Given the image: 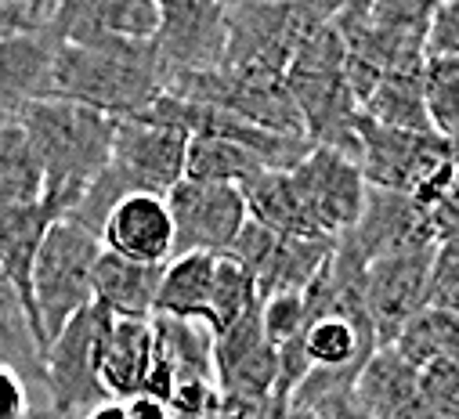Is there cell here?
I'll use <instances>...</instances> for the list:
<instances>
[{
	"label": "cell",
	"instance_id": "cell-24",
	"mask_svg": "<svg viewBox=\"0 0 459 419\" xmlns=\"http://www.w3.org/2000/svg\"><path fill=\"white\" fill-rule=\"evenodd\" d=\"M44 199V170L26 131L15 120H0V210L37 206Z\"/></svg>",
	"mask_w": 459,
	"mask_h": 419
},
{
	"label": "cell",
	"instance_id": "cell-11",
	"mask_svg": "<svg viewBox=\"0 0 459 419\" xmlns=\"http://www.w3.org/2000/svg\"><path fill=\"white\" fill-rule=\"evenodd\" d=\"M213 387L224 398H272L279 387V355L261 333V304L236 326L213 337Z\"/></svg>",
	"mask_w": 459,
	"mask_h": 419
},
{
	"label": "cell",
	"instance_id": "cell-2",
	"mask_svg": "<svg viewBox=\"0 0 459 419\" xmlns=\"http://www.w3.org/2000/svg\"><path fill=\"white\" fill-rule=\"evenodd\" d=\"M160 94L163 76L156 69L149 44H55L51 98L76 101L108 120H134Z\"/></svg>",
	"mask_w": 459,
	"mask_h": 419
},
{
	"label": "cell",
	"instance_id": "cell-23",
	"mask_svg": "<svg viewBox=\"0 0 459 419\" xmlns=\"http://www.w3.org/2000/svg\"><path fill=\"white\" fill-rule=\"evenodd\" d=\"M0 365L12 369L26 383L30 401L37 390L44 401V351L30 326L26 304L19 300V293L12 289V282L4 275H0Z\"/></svg>",
	"mask_w": 459,
	"mask_h": 419
},
{
	"label": "cell",
	"instance_id": "cell-17",
	"mask_svg": "<svg viewBox=\"0 0 459 419\" xmlns=\"http://www.w3.org/2000/svg\"><path fill=\"white\" fill-rule=\"evenodd\" d=\"M351 398L366 412V419H427L416 369H409L391 347H377L369 355V362L355 376Z\"/></svg>",
	"mask_w": 459,
	"mask_h": 419
},
{
	"label": "cell",
	"instance_id": "cell-12",
	"mask_svg": "<svg viewBox=\"0 0 459 419\" xmlns=\"http://www.w3.org/2000/svg\"><path fill=\"white\" fill-rule=\"evenodd\" d=\"M434 250L391 253L366 264V314L377 337V347H391L398 329L423 311V286Z\"/></svg>",
	"mask_w": 459,
	"mask_h": 419
},
{
	"label": "cell",
	"instance_id": "cell-31",
	"mask_svg": "<svg viewBox=\"0 0 459 419\" xmlns=\"http://www.w3.org/2000/svg\"><path fill=\"white\" fill-rule=\"evenodd\" d=\"M261 333L279 351L304 333V296L300 293H279L261 300Z\"/></svg>",
	"mask_w": 459,
	"mask_h": 419
},
{
	"label": "cell",
	"instance_id": "cell-38",
	"mask_svg": "<svg viewBox=\"0 0 459 419\" xmlns=\"http://www.w3.org/2000/svg\"><path fill=\"white\" fill-rule=\"evenodd\" d=\"M80 419H124V405H120V401H105V405L83 412Z\"/></svg>",
	"mask_w": 459,
	"mask_h": 419
},
{
	"label": "cell",
	"instance_id": "cell-32",
	"mask_svg": "<svg viewBox=\"0 0 459 419\" xmlns=\"http://www.w3.org/2000/svg\"><path fill=\"white\" fill-rule=\"evenodd\" d=\"M455 300H459V250H455V243H437L430 268H427L423 307L455 314Z\"/></svg>",
	"mask_w": 459,
	"mask_h": 419
},
{
	"label": "cell",
	"instance_id": "cell-35",
	"mask_svg": "<svg viewBox=\"0 0 459 419\" xmlns=\"http://www.w3.org/2000/svg\"><path fill=\"white\" fill-rule=\"evenodd\" d=\"M286 412H290V401L279 398V394L257 398V401L217 394V401H213V408H210L206 419H286Z\"/></svg>",
	"mask_w": 459,
	"mask_h": 419
},
{
	"label": "cell",
	"instance_id": "cell-29",
	"mask_svg": "<svg viewBox=\"0 0 459 419\" xmlns=\"http://www.w3.org/2000/svg\"><path fill=\"white\" fill-rule=\"evenodd\" d=\"M420 94L430 120V131L445 141H455L459 120V58H423L420 62Z\"/></svg>",
	"mask_w": 459,
	"mask_h": 419
},
{
	"label": "cell",
	"instance_id": "cell-16",
	"mask_svg": "<svg viewBox=\"0 0 459 419\" xmlns=\"http://www.w3.org/2000/svg\"><path fill=\"white\" fill-rule=\"evenodd\" d=\"M55 221H62V206L48 195L37 206L0 210V275L12 282V289L26 304L33 333H37V322H33V304H30V275H33L37 250H40V243Z\"/></svg>",
	"mask_w": 459,
	"mask_h": 419
},
{
	"label": "cell",
	"instance_id": "cell-13",
	"mask_svg": "<svg viewBox=\"0 0 459 419\" xmlns=\"http://www.w3.org/2000/svg\"><path fill=\"white\" fill-rule=\"evenodd\" d=\"M185 149H188V138L170 127H156L142 120H117L108 163L138 192L167 195L185 174Z\"/></svg>",
	"mask_w": 459,
	"mask_h": 419
},
{
	"label": "cell",
	"instance_id": "cell-4",
	"mask_svg": "<svg viewBox=\"0 0 459 419\" xmlns=\"http://www.w3.org/2000/svg\"><path fill=\"white\" fill-rule=\"evenodd\" d=\"M101 253V243L69 225L55 221L37 250L33 275H30V304H33V322L40 351L62 333V326L91 307V268Z\"/></svg>",
	"mask_w": 459,
	"mask_h": 419
},
{
	"label": "cell",
	"instance_id": "cell-9",
	"mask_svg": "<svg viewBox=\"0 0 459 419\" xmlns=\"http://www.w3.org/2000/svg\"><path fill=\"white\" fill-rule=\"evenodd\" d=\"M167 214L174 225V257L185 253H228L247 225V206L239 188L178 181L167 195Z\"/></svg>",
	"mask_w": 459,
	"mask_h": 419
},
{
	"label": "cell",
	"instance_id": "cell-3",
	"mask_svg": "<svg viewBox=\"0 0 459 419\" xmlns=\"http://www.w3.org/2000/svg\"><path fill=\"white\" fill-rule=\"evenodd\" d=\"M455 141L437 134H405L359 124V170L369 188H384L412 199L420 210H434L455 199Z\"/></svg>",
	"mask_w": 459,
	"mask_h": 419
},
{
	"label": "cell",
	"instance_id": "cell-28",
	"mask_svg": "<svg viewBox=\"0 0 459 419\" xmlns=\"http://www.w3.org/2000/svg\"><path fill=\"white\" fill-rule=\"evenodd\" d=\"M261 304L257 289H254V278L228 257V253H217L213 261V293H210V319H206V333L210 337H221L228 326H236L247 311H254Z\"/></svg>",
	"mask_w": 459,
	"mask_h": 419
},
{
	"label": "cell",
	"instance_id": "cell-18",
	"mask_svg": "<svg viewBox=\"0 0 459 419\" xmlns=\"http://www.w3.org/2000/svg\"><path fill=\"white\" fill-rule=\"evenodd\" d=\"M55 40L48 33L0 40V120H15L26 105L51 98Z\"/></svg>",
	"mask_w": 459,
	"mask_h": 419
},
{
	"label": "cell",
	"instance_id": "cell-26",
	"mask_svg": "<svg viewBox=\"0 0 459 419\" xmlns=\"http://www.w3.org/2000/svg\"><path fill=\"white\" fill-rule=\"evenodd\" d=\"M459 347V333H455V314L452 311H434L423 307L412 319L398 329V337L391 340V351L409 365V369H427L430 362H445L455 358Z\"/></svg>",
	"mask_w": 459,
	"mask_h": 419
},
{
	"label": "cell",
	"instance_id": "cell-8",
	"mask_svg": "<svg viewBox=\"0 0 459 419\" xmlns=\"http://www.w3.org/2000/svg\"><path fill=\"white\" fill-rule=\"evenodd\" d=\"M329 253H333V243L286 239L254 221H247L236 243L228 246V257L254 278V289L261 300L279 293H304L315 282V275L325 268Z\"/></svg>",
	"mask_w": 459,
	"mask_h": 419
},
{
	"label": "cell",
	"instance_id": "cell-21",
	"mask_svg": "<svg viewBox=\"0 0 459 419\" xmlns=\"http://www.w3.org/2000/svg\"><path fill=\"white\" fill-rule=\"evenodd\" d=\"M213 253H185L170 257L160 271L156 311L160 319L199 322L206 329L210 319V293H213Z\"/></svg>",
	"mask_w": 459,
	"mask_h": 419
},
{
	"label": "cell",
	"instance_id": "cell-15",
	"mask_svg": "<svg viewBox=\"0 0 459 419\" xmlns=\"http://www.w3.org/2000/svg\"><path fill=\"white\" fill-rule=\"evenodd\" d=\"M377 351V337L366 314H343L325 311L304 322L300 333V355L307 362V372H348L359 376V369Z\"/></svg>",
	"mask_w": 459,
	"mask_h": 419
},
{
	"label": "cell",
	"instance_id": "cell-20",
	"mask_svg": "<svg viewBox=\"0 0 459 419\" xmlns=\"http://www.w3.org/2000/svg\"><path fill=\"white\" fill-rule=\"evenodd\" d=\"M160 271L101 250L91 268V304L108 319H152Z\"/></svg>",
	"mask_w": 459,
	"mask_h": 419
},
{
	"label": "cell",
	"instance_id": "cell-37",
	"mask_svg": "<svg viewBox=\"0 0 459 419\" xmlns=\"http://www.w3.org/2000/svg\"><path fill=\"white\" fill-rule=\"evenodd\" d=\"M124 405V419H170L167 408L145 394H134L131 401H120Z\"/></svg>",
	"mask_w": 459,
	"mask_h": 419
},
{
	"label": "cell",
	"instance_id": "cell-39",
	"mask_svg": "<svg viewBox=\"0 0 459 419\" xmlns=\"http://www.w3.org/2000/svg\"><path fill=\"white\" fill-rule=\"evenodd\" d=\"M286 419H318V415H315V412H307V408H300V405H290Z\"/></svg>",
	"mask_w": 459,
	"mask_h": 419
},
{
	"label": "cell",
	"instance_id": "cell-30",
	"mask_svg": "<svg viewBox=\"0 0 459 419\" xmlns=\"http://www.w3.org/2000/svg\"><path fill=\"white\" fill-rule=\"evenodd\" d=\"M416 387H420L427 419H459V365H455V358L430 362L427 369H420Z\"/></svg>",
	"mask_w": 459,
	"mask_h": 419
},
{
	"label": "cell",
	"instance_id": "cell-14",
	"mask_svg": "<svg viewBox=\"0 0 459 419\" xmlns=\"http://www.w3.org/2000/svg\"><path fill=\"white\" fill-rule=\"evenodd\" d=\"M105 253H117L134 264L163 268L174 257V225L167 214V199L149 192H131L108 210L98 232Z\"/></svg>",
	"mask_w": 459,
	"mask_h": 419
},
{
	"label": "cell",
	"instance_id": "cell-25",
	"mask_svg": "<svg viewBox=\"0 0 459 419\" xmlns=\"http://www.w3.org/2000/svg\"><path fill=\"white\" fill-rule=\"evenodd\" d=\"M362 116L377 127L387 131H405V134H434L427 109H423V94H420V73L405 76H384L373 94L362 105Z\"/></svg>",
	"mask_w": 459,
	"mask_h": 419
},
{
	"label": "cell",
	"instance_id": "cell-1",
	"mask_svg": "<svg viewBox=\"0 0 459 419\" xmlns=\"http://www.w3.org/2000/svg\"><path fill=\"white\" fill-rule=\"evenodd\" d=\"M15 124L26 131L37 152V163L44 170V195L62 206L65 218L83 188L108 167L117 120L83 109L76 101L40 98L26 105Z\"/></svg>",
	"mask_w": 459,
	"mask_h": 419
},
{
	"label": "cell",
	"instance_id": "cell-22",
	"mask_svg": "<svg viewBox=\"0 0 459 419\" xmlns=\"http://www.w3.org/2000/svg\"><path fill=\"white\" fill-rule=\"evenodd\" d=\"M239 195L247 206V221H254L275 235H286V239H318L304 218V206L297 199L290 170H261L239 184ZM318 243H325V239H318Z\"/></svg>",
	"mask_w": 459,
	"mask_h": 419
},
{
	"label": "cell",
	"instance_id": "cell-34",
	"mask_svg": "<svg viewBox=\"0 0 459 419\" xmlns=\"http://www.w3.org/2000/svg\"><path fill=\"white\" fill-rule=\"evenodd\" d=\"M55 4H40V0H0V40L8 37H33L48 30Z\"/></svg>",
	"mask_w": 459,
	"mask_h": 419
},
{
	"label": "cell",
	"instance_id": "cell-36",
	"mask_svg": "<svg viewBox=\"0 0 459 419\" xmlns=\"http://www.w3.org/2000/svg\"><path fill=\"white\" fill-rule=\"evenodd\" d=\"M30 405L33 401H30L26 383L12 369L0 365V419H26Z\"/></svg>",
	"mask_w": 459,
	"mask_h": 419
},
{
	"label": "cell",
	"instance_id": "cell-33",
	"mask_svg": "<svg viewBox=\"0 0 459 419\" xmlns=\"http://www.w3.org/2000/svg\"><path fill=\"white\" fill-rule=\"evenodd\" d=\"M423 58H459V0H441L430 8Z\"/></svg>",
	"mask_w": 459,
	"mask_h": 419
},
{
	"label": "cell",
	"instance_id": "cell-6",
	"mask_svg": "<svg viewBox=\"0 0 459 419\" xmlns=\"http://www.w3.org/2000/svg\"><path fill=\"white\" fill-rule=\"evenodd\" d=\"M228 44V4L210 0H170L160 4V26L149 40L163 90L181 76L221 69Z\"/></svg>",
	"mask_w": 459,
	"mask_h": 419
},
{
	"label": "cell",
	"instance_id": "cell-7",
	"mask_svg": "<svg viewBox=\"0 0 459 419\" xmlns=\"http://www.w3.org/2000/svg\"><path fill=\"white\" fill-rule=\"evenodd\" d=\"M290 181L304 206V218L318 239L336 243L340 235H348L355 228L366 202V181L351 159H343L340 152H329V149H311L290 170Z\"/></svg>",
	"mask_w": 459,
	"mask_h": 419
},
{
	"label": "cell",
	"instance_id": "cell-5",
	"mask_svg": "<svg viewBox=\"0 0 459 419\" xmlns=\"http://www.w3.org/2000/svg\"><path fill=\"white\" fill-rule=\"evenodd\" d=\"M108 322V314L91 304L73 314L62 333L44 347V401L51 408L83 415L108 401L98 383V355Z\"/></svg>",
	"mask_w": 459,
	"mask_h": 419
},
{
	"label": "cell",
	"instance_id": "cell-27",
	"mask_svg": "<svg viewBox=\"0 0 459 419\" xmlns=\"http://www.w3.org/2000/svg\"><path fill=\"white\" fill-rule=\"evenodd\" d=\"M264 167L239 145L232 141H217V138H192L185 149V174L181 181L192 184H228L239 188L243 181H250L254 174H261Z\"/></svg>",
	"mask_w": 459,
	"mask_h": 419
},
{
	"label": "cell",
	"instance_id": "cell-10",
	"mask_svg": "<svg viewBox=\"0 0 459 419\" xmlns=\"http://www.w3.org/2000/svg\"><path fill=\"white\" fill-rule=\"evenodd\" d=\"M160 26L156 0H65L51 8L48 37L55 44L105 47V44H149Z\"/></svg>",
	"mask_w": 459,
	"mask_h": 419
},
{
	"label": "cell",
	"instance_id": "cell-19",
	"mask_svg": "<svg viewBox=\"0 0 459 419\" xmlns=\"http://www.w3.org/2000/svg\"><path fill=\"white\" fill-rule=\"evenodd\" d=\"M152 365V319H112L98 355V383L108 401H131L142 394Z\"/></svg>",
	"mask_w": 459,
	"mask_h": 419
}]
</instances>
